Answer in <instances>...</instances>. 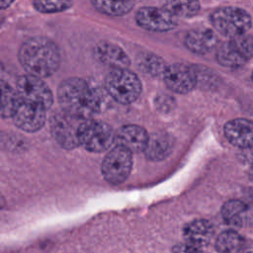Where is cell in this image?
Instances as JSON below:
<instances>
[{"label":"cell","instance_id":"cell-15","mask_svg":"<svg viewBox=\"0 0 253 253\" xmlns=\"http://www.w3.org/2000/svg\"><path fill=\"white\" fill-rule=\"evenodd\" d=\"M95 57L105 65L113 68H127L130 59L125 50L110 42H101L94 48Z\"/></svg>","mask_w":253,"mask_h":253},{"label":"cell","instance_id":"cell-24","mask_svg":"<svg viewBox=\"0 0 253 253\" xmlns=\"http://www.w3.org/2000/svg\"><path fill=\"white\" fill-rule=\"evenodd\" d=\"M18 99L16 89H13L5 81H1V115L3 118L11 117Z\"/></svg>","mask_w":253,"mask_h":253},{"label":"cell","instance_id":"cell-25","mask_svg":"<svg viewBox=\"0 0 253 253\" xmlns=\"http://www.w3.org/2000/svg\"><path fill=\"white\" fill-rule=\"evenodd\" d=\"M32 2L34 8L43 14L62 12L72 5V0H32Z\"/></svg>","mask_w":253,"mask_h":253},{"label":"cell","instance_id":"cell-12","mask_svg":"<svg viewBox=\"0 0 253 253\" xmlns=\"http://www.w3.org/2000/svg\"><path fill=\"white\" fill-rule=\"evenodd\" d=\"M136 24L150 32L163 33L175 29L178 19L170 14L165 8L142 7L135 14Z\"/></svg>","mask_w":253,"mask_h":253},{"label":"cell","instance_id":"cell-3","mask_svg":"<svg viewBox=\"0 0 253 253\" xmlns=\"http://www.w3.org/2000/svg\"><path fill=\"white\" fill-rule=\"evenodd\" d=\"M138 76L127 68H113L105 78V90L116 102L127 105L134 102L141 93Z\"/></svg>","mask_w":253,"mask_h":253},{"label":"cell","instance_id":"cell-8","mask_svg":"<svg viewBox=\"0 0 253 253\" xmlns=\"http://www.w3.org/2000/svg\"><path fill=\"white\" fill-rule=\"evenodd\" d=\"M132 167V152L122 145L112 148L102 162V174L113 185L125 182Z\"/></svg>","mask_w":253,"mask_h":253},{"label":"cell","instance_id":"cell-19","mask_svg":"<svg viewBox=\"0 0 253 253\" xmlns=\"http://www.w3.org/2000/svg\"><path fill=\"white\" fill-rule=\"evenodd\" d=\"M92 6L102 14L111 17H122L134 7V0H90Z\"/></svg>","mask_w":253,"mask_h":253},{"label":"cell","instance_id":"cell-16","mask_svg":"<svg viewBox=\"0 0 253 253\" xmlns=\"http://www.w3.org/2000/svg\"><path fill=\"white\" fill-rule=\"evenodd\" d=\"M184 43L190 51L206 54L217 45V36L211 29L196 28L187 33Z\"/></svg>","mask_w":253,"mask_h":253},{"label":"cell","instance_id":"cell-20","mask_svg":"<svg viewBox=\"0 0 253 253\" xmlns=\"http://www.w3.org/2000/svg\"><path fill=\"white\" fill-rule=\"evenodd\" d=\"M247 205L240 200H229L221 208L223 220L231 226L240 227L243 222L244 213L247 211Z\"/></svg>","mask_w":253,"mask_h":253},{"label":"cell","instance_id":"cell-7","mask_svg":"<svg viewBox=\"0 0 253 253\" xmlns=\"http://www.w3.org/2000/svg\"><path fill=\"white\" fill-rule=\"evenodd\" d=\"M80 145L91 152H103L116 142V132L104 122L87 119L82 124Z\"/></svg>","mask_w":253,"mask_h":253},{"label":"cell","instance_id":"cell-28","mask_svg":"<svg viewBox=\"0 0 253 253\" xmlns=\"http://www.w3.org/2000/svg\"><path fill=\"white\" fill-rule=\"evenodd\" d=\"M14 1L15 0H1V9L5 10V9L9 8L13 4Z\"/></svg>","mask_w":253,"mask_h":253},{"label":"cell","instance_id":"cell-13","mask_svg":"<svg viewBox=\"0 0 253 253\" xmlns=\"http://www.w3.org/2000/svg\"><path fill=\"white\" fill-rule=\"evenodd\" d=\"M224 135L233 145L241 149L253 146V122L239 118L224 125Z\"/></svg>","mask_w":253,"mask_h":253},{"label":"cell","instance_id":"cell-26","mask_svg":"<svg viewBox=\"0 0 253 253\" xmlns=\"http://www.w3.org/2000/svg\"><path fill=\"white\" fill-rule=\"evenodd\" d=\"M172 253H203L201 248L195 247L189 243H179L172 248Z\"/></svg>","mask_w":253,"mask_h":253},{"label":"cell","instance_id":"cell-23","mask_svg":"<svg viewBox=\"0 0 253 253\" xmlns=\"http://www.w3.org/2000/svg\"><path fill=\"white\" fill-rule=\"evenodd\" d=\"M243 237L232 229L222 231L215 240V249L218 253H237L243 246Z\"/></svg>","mask_w":253,"mask_h":253},{"label":"cell","instance_id":"cell-18","mask_svg":"<svg viewBox=\"0 0 253 253\" xmlns=\"http://www.w3.org/2000/svg\"><path fill=\"white\" fill-rule=\"evenodd\" d=\"M173 147L171 138L165 133H153L149 135L144 153L148 159L162 160L167 157Z\"/></svg>","mask_w":253,"mask_h":253},{"label":"cell","instance_id":"cell-29","mask_svg":"<svg viewBox=\"0 0 253 253\" xmlns=\"http://www.w3.org/2000/svg\"><path fill=\"white\" fill-rule=\"evenodd\" d=\"M249 176H250V179L253 181V165L251 166L250 168V173H249Z\"/></svg>","mask_w":253,"mask_h":253},{"label":"cell","instance_id":"cell-6","mask_svg":"<svg viewBox=\"0 0 253 253\" xmlns=\"http://www.w3.org/2000/svg\"><path fill=\"white\" fill-rule=\"evenodd\" d=\"M85 120L87 119L71 115L63 110L54 114L50 120V129L56 142L66 149L80 145L79 134Z\"/></svg>","mask_w":253,"mask_h":253},{"label":"cell","instance_id":"cell-2","mask_svg":"<svg viewBox=\"0 0 253 253\" xmlns=\"http://www.w3.org/2000/svg\"><path fill=\"white\" fill-rule=\"evenodd\" d=\"M18 59L28 74L46 78L57 71L61 57L58 46L44 37H34L23 42Z\"/></svg>","mask_w":253,"mask_h":253},{"label":"cell","instance_id":"cell-31","mask_svg":"<svg viewBox=\"0 0 253 253\" xmlns=\"http://www.w3.org/2000/svg\"><path fill=\"white\" fill-rule=\"evenodd\" d=\"M248 253H253V252H248Z\"/></svg>","mask_w":253,"mask_h":253},{"label":"cell","instance_id":"cell-9","mask_svg":"<svg viewBox=\"0 0 253 253\" xmlns=\"http://www.w3.org/2000/svg\"><path fill=\"white\" fill-rule=\"evenodd\" d=\"M45 111L42 105L18 96L11 118L19 128L34 132L43 126L46 119Z\"/></svg>","mask_w":253,"mask_h":253},{"label":"cell","instance_id":"cell-30","mask_svg":"<svg viewBox=\"0 0 253 253\" xmlns=\"http://www.w3.org/2000/svg\"><path fill=\"white\" fill-rule=\"evenodd\" d=\"M252 79H253V74H252Z\"/></svg>","mask_w":253,"mask_h":253},{"label":"cell","instance_id":"cell-1","mask_svg":"<svg viewBox=\"0 0 253 253\" xmlns=\"http://www.w3.org/2000/svg\"><path fill=\"white\" fill-rule=\"evenodd\" d=\"M57 100L63 111L83 119H91L106 106L103 93L78 77L67 78L59 84Z\"/></svg>","mask_w":253,"mask_h":253},{"label":"cell","instance_id":"cell-21","mask_svg":"<svg viewBox=\"0 0 253 253\" xmlns=\"http://www.w3.org/2000/svg\"><path fill=\"white\" fill-rule=\"evenodd\" d=\"M136 64L142 72L154 77L162 76L167 67L162 57L151 52L139 53L136 58Z\"/></svg>","mask_w":253,"mask_h":253},{"label":"cell","instance_id":"cell-27","mask_svg":"<svg viewBox=\"0 0 253 253\" xmlns=\"http://www.w3.org/2000/svg\"><path fill=\"white\" fill-rule=\"evenodd\" d=\"M242 156L244 158V160L246 162H248L251 166L253 165V146L249 147V148H245L243 149V153Z\"/></svg>","mask_w":253,"mask_h":253},{"label":"cell","instance_id":"cell-4","mask_svg":"<svg viewBox=\"0 0 253 253\" xmlns=\"http://www.w3.org/2000/svg\"><path fill=\"white\" fill-rule=\"evenodd\" d=\"M211 22L217 32L229 38L246 34L251 27L249 14L235 7L216 9L211 15Z\"/></svg>","mask_w":253,"mask_h":253},{"label":"cell","instance_id":"cell-5","mask_svg":"<svg viewBox=\"0 0 253 253\" xmlns=\"http://www.w3.org/2000/svg\"><path fill=\"white\" fill-rule=\"evenodd\" d=\"M253 57V36L239 35L222 42L216 50L217 62L225 67L235 68Z\"/></svg>","mask_w":253,"mask_h":253},{"label":"cell","instance_id":"cell-14","mask_svg":"<svg viewBox=\"0 0 253 253\" xmlns=\"http://www.w3.org/2000/svg\"><path fill=\"white\" fill-rule=\"evenodd\" d=\"M149 139L147 131L136 125H126L116 132V143L129 151H144Z\"/></svg>","mask_w":253,"mask_h":253},{"label":"cell","instance_id":"cell-10","mask_svg":"<svg viewBox=\"0 0 253 253\" xmlns=\"http://www.w3.org/2000/svg\"><path fill=\"white\" fill-rule=\"evenodd\" d=\"M16 92L19 97L42 105L46 110L53 103V95L49 87L40 77L25 74L18 78Z\"/></svg>","mask_w":253,"mask_h":253},{"label":"cell","instance_id":"cell-22","mask_svg":"<svg viewBox=\"0 0 253 253\" xmlns=\"http://www.w3.org/2000/svg\"><path fill=\"white\" fill-rule=\"evenodd\" d=\"M163 8L177 19L191 18L200 12L201 4L199 0H170Z\"/></svg>","mask_w":253,"mask_h":253},{"label":"cell","instance_id":"cell-17","mask_svg":"<svg viewBox=\"0 0 253 253\" xmlns=\"http://www.w3.org/2000/svg\"><path fill=\"white\" fill-rule=\"evenodd\" d=\"M184 238L187 243L202 248L211 241L214 229L212 224L206 219H196L184 228Z\"/></svg>","mask_w":253,"mask_h":253},{"label":"cell","instance_id":"cell-11","mask_svg":"<svg viewBox=\"0 0 253 253\" xmlns=\"http://www.w3.org/2000/svg\"><path fill=\"white\" fill-rule=\"evenodd\" d=\"M162 77L168 89L178 94L189 93L198 83L194 65H186L184 63L167 65Z\"/></svg>","mask_w":253,"mask_h":253}]
</instances>
